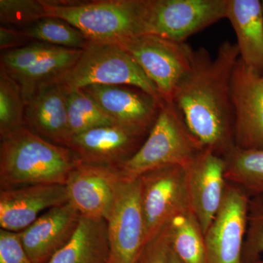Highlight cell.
Returning a JSON list of instances; mask_svg holds the SVG:
<instances>
[{
    "label": "cell",
    "instance_id": "obj_14",
    "mask_svg": "<svg viewBox=\"0 0 263 263\" xmlns=\"http://www.w3.org/2000/svg\"><path fill=\"white\" fill-rule=\"evenodd\" d=\"M122 181L117 170L79 162L66 183L68 202L81 216L107 220Z\"/></svg>",
    "mask_w": 263,
    "mask_h": 263
},
{
    "label": "cell",
    "instance_id": "obj_23",
    "mask_svg": "<svg viewBox=\"0 0 263 263\" xmlns=\"http://www.w3.org/2000/svg\"><path fill=\"white\" fill-rule=\"evenodd\" d=\"M226 178L254 197L263 195V151L234 147L223 157Z\"/></svg>",
    "mask_w": 263,
    "mask_h": 263
},
{
    "label": "cell",
    "instance_id": "obj_19",
    "mask_svg": "<svg viewBox=\"0 0 263 263\" xmlns=\"http://www.w3.org/2000/svg\"><path fill=\"white\" fill-rule=\"evenodd\" d=\"M24 124L46 141L68 148L72 137L65 88L57 83L38 91L26 104Z\"/></svg>",
    "mask_w": 263,
    "mask_h": 263
},
{
    "label": "cell",
    "instance_id": "obj_32",
    "mask_svg": "<svg viewBox=\"0 0 263 263\" xmlns=\"http://www.w3.org/2000/svg\"><path fill=\"white\" fill-rule=\"evenodd\" d=\"M167 263H181V261L179 260V259L178 258L177 256H176L174 252L171 250V248H170L169 250Z\"/></svg>",
    "mask_w": 263,
    "mask_h": 263
},
{
    "label": "cell",
    "instance_id": "obj_6",
    "mask_svg": "<svg viewBox=\"0 0 263 263\" xmlns=\"http://www.w3.org/2000/svg\"><path fill=\"white\" fill-rule=\"evenodd\" d=\"M82 53L81 49L33 41L2 53L1 67L18 84L27 104L43 88L58 83Z\"/></svg>",
    "mask_w": 263,
    "mask_h": 263
},
{
    "label": "cell",
    "instance_id": "obj_24",
    "mask_svg": "<svg viewBox=\"0 0 263 263\" xmlns=\"http://www.w3.org/2000/svg\"><path fill=\"white\" fill-rule=\"evenodd\" d=\"M67 110L71 137L117 124L94 99L81 89L67 90Z\"/></svg>",
    "mask_w": 263,
    "mask_h": 263
},
{
    "label": "cell",
    "instance_id": "obj_8",
    "mask_svg": "<svg viewBox=\"0 0 263 263\" xmlns=\"http://www.w3.org/2000/svg\"><path fill=\"white\" fill-rule=\"evenodd\" d=\"M228 0H147L143 34L178 43L226 18Z\"/></svg>",
    "mask_w": 263,
    "mask_h": 263
},
{
    "label": "cell",
    "instance_id": "obj_22",
    "mask_svg": "<svg viewBox=\"0 0 263 263\" xmlns=\"http://www.w3.org/2000/svg\"><path fill=\"white\" fill-rule=\"evenodd\" d=\"M167 228L170 248L181 263H207L205 235L192 212L175 216Z\"/></svg>",
    "mask_w": 263,
    "mask_h": 263
},
{
    "label": "cell",
    "instance_id": "obj_2",
    "mask_svg": "<svg viewBox=\"0 0 263 263\" xmlns=\"http://www.w3.org/2000/svg\"><path fill=\"white\" fill-rule=\"evenodd\" d=\"M79 162L70 148L46 141L24 125L1 138V190L36 184L66 185Z\"/></svg>",
    "mask_w": 263,
    "mask_h": 263
},
{
    "label": "cell",
    "instance_id": "obj_20",
    "mask_svg": "<svg viewBox=\"0 0 263 263\" xmlns=\"http://www.w3.org/2000/svg\"><path fill=\"white\" fill-rule=\"evenodd\" d=\"M226 18L237 39L239 59L263 76V5L259 0H228Z\"/></svg>",
    "mask_w": 263,
    "mask_h": 263
},
{
    "label": "cell",
    "instance_id": "obj_33",
    "mask_svg": "<svg viewBox=\"0 0 263 263\" xmlns=\"http://www.w3.org/2000/svg\"><path fill=\"white\" fill-rule=\"evenodd\" d=\"M255 263H263V259H260V260L257 261Z\"/></svg>",
    "mask_w": 263,
    "mask_h": 263
},
{
    "label": "cell",
    "instance_id": "obj_18",
    "mask_svg": "<svg viewBox=\"0 0 263 263\" xmlns=\"http://www.w3.org/2000/svg\"><path fill=\"white\" fill-rule=\"evenodd\" d=\"M81 216L70 202L52 208L19 232L24 250L32 263H48L75 234Z\"/></svg>",
    "mask_w": 263,
    "mask_h": 263
},
{
    "label": "cell",
    "instance_id": "obj_16",
    "mask_svg": "<svg viewBox=\"0 0 263 263\" xmlns=\"http://www.w3.org/2000/svg\"><path fill=\"white\" fill-rule=\"evenodd\" d=\"M68 202L66 185L36 184L0 192V226L8 231H23L43 211Z\"/></svg>",
    "mask_w": 263,
    "mask_h": 263
},
{
    "label": "cell",
    "instance_id": "obj_13",
    "mask_svg": "<svg viewBox=\"0 0 263 263\" xmlns=\"http://www.w3.org/2000/svg\"><path fill=\"white\" fill-rule=\"evenodd\" d=\"M184 167L191 212L205 235L224 200L226 162L212 150L203 149Z\"/></svg>",
    "mask_w": 263,
    "mask_h": 263
},
{
    "label": "cell",
    "instance_id": "obj_17",
    "mask_svg": "<svg viewBox=\"0 0 263 263\" xmlns=\"http://www.w3.org/2000/svg\"><path fill=\"white\" fill-rule=\"evenodd\" d=\"M115 122L148 136L163 103L141 90L91 85L84 89Z\"/></svg>",
    "mask_w": 263,
    "mask_h": 263
},
{
    "label": "cell",
    "instance_id": "obj_9",
    "mask_svg": "<svg viewBox=\"0 0 263 263\" xmlns=\"http://www.w3.org/2000/svg\"><path fill=\"white\" fill-rule=\"evenodd\" d=\"M140 180L146 243L179 214L191 212L186 170L171 165L148 171Z\"/></svg>",
    "mask_w": 263,
    "mask_h": 263
},
{
    "label": "cell",
    "instance_id": "obj_15",
    "mask_svg": "<svg viewBox=\"0 0 263 263\" xmlns=\"http://www.w3.org/2000/svg\"><path fill=\"white\" fill-rule=\"evenodd\" d=\"M147 136L114 124L72 137L68 148L82 163L117 167L136 153Z\"/></svg>",
    "mask_w": 263,
    "mask_h": 263
},
{
    "label": "cell",
    "instance_id": "obj_28",
    "mask_svg": "<svg viewBox=\"0 0 263 263\" xmlns=\"http://www.w3.org/2000/svg\"><path fill=\"white\" fill-rule=\"evenodd\" d=\"M46 17L42 0H0L2 23L26 28Z\"/></svg>",
    "mask_w": 263,
    "mask_h": 263
},
{
    "label": "cell",
    "instance_id": "obj_12",
    "mask_svg": "<svg viewBox=\"0 0 263 263\" xmlns=\"http://www.w3.org/2000/svg\"><path fill=\"white\" fill-rule=\"evenodd\" d=\"M235 146L263 151V76L238 59L231 79Z\"/></svg>",
    "mask_w": 263,
    "mask_h": 263
},
{
    "label": "cell",
    "instance_id": "obj_34",
    "mask_svg": "<svg viewBox=\"0 0 263 263\" xmlns=\"http://www.w3.org/2000/svg\"><path fill=\"white\" fill-rule=\"evenodd\" d=\"M262 5H263V0H262Z\"/></svg>",
    "mask_w": 263,
    "mask_h": 263
},
{
    "label": "cell",
    "instance_id": "obj_11",
    "mask_svg": "<svg viewBox=\"0 0 263 263\" xmlns=\"http://www.w3.org/2000/svg\"><path fill=\"white\" fill-rule=\"evenodd\" d=\"M140 197L139 179L120 181L113 209L106 220L107 263H136L146 245Z\"/></svg>",
    "mask_w": 263,
    "mask_h": 263
},
{
    "label": "cell",
    "instance_id": "obj_25",
    "mask_svg": "<svg viewBox=\"0 0 263 263\" xmlns=\"http://www.w3.org/2000/svg\"><path fill=\"white\" fill-rule=\"evenodd\" d=\"M22 32L27 39L53 46L84 50L90 41L73 26L58 18L46 17L26 27Z\"/></svg>",
    "mask_w": 263,
    "mask_h": 263
},
{
    "label": "cell",
    "instance_id": "obj_10",
    "mask_svg": "<svg viewBox=\"0 0 263 263\" xmlns=\"http://www.w3.org/2000/svg\"><path fill=\"white\" fill-rule=\"evenodd\" d=\"M251 199L243 188L228 182L220 209L204 235L207 263H243Z\"/></svg>",
    "mask_w": 263,
    "mask_h": 263
},
{
    "label": "cell",
    "instance_id": "obj_5",
    "mask_svg": "<svg viewBox=\"0 0 263 263\" xmlns=\"http://www.w3.org/2000/svg\"><path fill=\"white\" fill-rule=\"evenodd\" d=\"M58 83L67 90L91 85H128L164 103L155 85L129 53L115 43L89 42L76 65Z\"/></svg>",
    "mask_w": 263,
    "mask_h": 263
},
{
    "label": "cell",
    "instance_id": "obj_4",
    "mask_svg": "<svg viewBox=\"0 0 263 263\" xmlns=\"http://www.w3.org/2000/svg\"><path fill=\"white\" fill-rule=\"evenodd\" d=\"M204 148L190 131L173 102H164L157 120L139 149L115 167L123 181H134L148 171L187 165Z\"/></svg>",
    "mask_w": 263,
    "mask_h": 263
},
{
    "label": "cell",
    "instance_id": "obj_26",
    "mask_svg": "<svg viewBox=\"0 0 263 263\" xmlns=\"http://www.w3.org/2000/svg\"><path fill=\"white\" fill-rule=\"evenodd\" d=\"M26 104L18 84L0 68V135L3 138L25 125Z\"/></svg>",
    "mask_w": 263,
    "mask_h": 263
},
{
    "label": "cell",
    "instance_id": "obj_27",
    "mask_svg": "<svg viewBox=\"0 0 263 263\" xmlns=\"http://www.w3.org/2000/svg\"><path fill=\"white\" fill-rule=\"evenodd\" d=\"M263 256V195L252 197L243 251V263H255Z\"/></svg>",
    "mask_w": 263,
    "mask_h": 263
},
{
    "label": "cell",
    "instance_id": "obj_7",
    "mask_svg": "<svg viewBox=\"0 0 263 263\" xmlns=\"http://www.w3.org/2000/svg\"><path fill=\"white\" fill-rule=\"evenodd\" d=\"M122 46L155 85L164 102H173L175 91L190 70L194 50L186 43L143 34L115 43Z\"/></svg>",
    "mask_w": 263,
    "mask_h": 263
},
{
    "label": "cell",
    "instance_id": "obj_1",
    "mask_svg": "<svg viewBox=\"0 0 263 263\" xmlns=\"http://www.w3.org/2000/svg\"><path fill=\"white\" fill-rule=\"evenodd\" d=\"M239 59L236 43L224 41L213 58L194 50L191 67L175 91L173 103L204 149L224 157L235 147L231 79Z\"/></svg>",
    "mask_w": 263,
    "mask_h": 263
},
{
    "label": "cell",
    "instance_id": "obj_30",
    "mask_svg": "<svg viewBox=\"0 0 263 263\" xmlns=\"http://www.w3.org/2000/svg\"><path fill=\"white\" fill-rule=\"evenodd\" d=\"M170 250L167 226L142 249L136 263H167Z\"/></svg>",
    "mask_w": 263,
    "mask_h": 263
},
{
    "label": "cell",
    "instance_id": "obj_21",
    "mask_svg": "<svg viewBox=\"0 0 263 263\" xmlns=\"http://www.w3.org/2000/svg\"><path fill=\"white\" fill-rule=\"evenodd\" d=\"M108 254L106 220L81 216L70 241L48 263H107Z\"/></svg>",
    "mask_w": 263,
    "mask_h": 263
},
{
    "label": "cell",
    "instance_id": "obj_3",
    "mask_svg": "<svg viewBox=\"0 0 263 263\" xmlns=\"http://www.w3.org/2000/svg\"><path fill=\"white\" fill-rule=\"evenodd\" d=\"M42 1L46 16L65 21L90 42L118 43L143 34L147 0Z\"/></svg>",
    "mask_w": 263,
    "mask_h": 263
},
{
    "label": "cell",
    "instance_id": "obj_29",
    "mask_svg": "<svg viewBox=\"0 0 263 263\" xmlns=\"http://www.w3.org/2000/svg\"><path fill=\"white\" fill-rule=\"evenodd\" d=\"M0 263H32L24 250L19 233L0 230Z\"/></svg>",
    "mask_w": 263,
    "mask_h": 263
},
{
    "label": "cell",
    "instance_id": "obj_31",
    "mask_svg": "<svg viewBox=\"0 0 263 263\" xmlns=\"http://www.w3.org/2000/svg\"><path fill=\"white\" fill-rule=\"evenodd\" d=\"M27 40L22 31L15 30L9 27H0V49L2 51H9L19 48Z\"/></svg>",
    "mask_w": 263,
    "mask_h": 263
}]
</instances>
